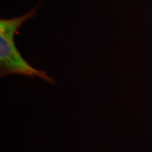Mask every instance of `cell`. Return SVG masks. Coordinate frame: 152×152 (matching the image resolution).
I'll return each mask as SVG.
<instances>
[{
	"mask_svg": "<svg viewBox=\"0 0 152 152\" xmlns=\"http://www.w3.org/2000/svg\"><path fill=\"white\" fill-rule=\"evenodd\" d=\"M36 15V8L21 16L0 20V75H20L30 78H40L51 85L56 82L44 70H39L27 63L15 43V37L24 22Z\"/></svg>",
	"mask_w": 152,
	"mask_h": 152,
	"instance_id": "6da1fadb",
	"label": "cell"
}]
</instances>
